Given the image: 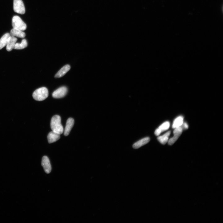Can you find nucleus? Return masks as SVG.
<instances>
[{"label": "nucleus", "instance_id": "nucleus-15", "mask_svg": "<svg viewBox=\"0 0 223 223\" xmlns=\"http://www.w3.org/2000/svg\"><path fill=\"white\" fill-rule=\"evenodd\" d=\"M10 37V34L7 33L1 37L0 39V50L6 46Z\"/></svg>", "mask_w": 223, "mask_h": 223}, {"label": "nucleus", "instance_id": "nucleus-14", "mask_svg": "<svg viewBox=\"0 0 223 223\" xmlns=\"http://www.w3.org/2000/svg\"><path fill=\"white\" fill-rule=\"evenodd\" d=\"M10 34L11 36H16L20 38H24L25 36V33L20 30L12 28L10 31Z\"/></svg>", "mask_w": 223, "mask_h": 223}, {"label": "nucleus", "instance_id": "nucleus-11", "mask_svg": "<svg viewBox=\"0 0 223 223\" xmlns=\"http://www.w3.org/2000/svg\"><path fill=\"white\" fill-rule=\"evenodd\" d=\"M70 66L69 65H65L55 74V77L58 78L63 77L70 70Z\"/></svg>", "mask_w": 223, "mask_h": 223}, {"label": "nucleus", "instance_id": "nucleus-5", "mask_svg": "<svg viewBox=\"0 0 223 223\" xmlns=\"http://www.w3.org/2000/svg\"><path fill=\"white\" fill-rule=\"evenodd\" d=\"M68 89L65 86H62L57 89L52 93L53 97L55 98H60L63 97L67 94Z\"/></svg>", "mask_w": 223, "mask_h": 223}, {"label": "nucleus", "instance_id": "nucleus-3", "mask_svg": "<svg viewBox=\"0 0 223 223\" xmlns=\"http://www.w3.org/2000/svg\"><path fill=\"white\" fill-rule=\"evenodd\" d=\"M12 24L13 28L22 31L25 30L27 26L25 23L18 16L16 15L13 17Z\"/></svg>", "mask_w": 223, "mask_h": 223}, {"label": "nucleus", "instance_id": "nucleus-4", "mask_svg": "<svg viewBox=\"0 0 223 223\" xmlns=\"http://www.w3.org/2000/svg\"><path fill=\"white\" fill-rule=\"evenodd\" d=\"M13 9L15 12L23 14L25 13V8L22 0H14Z\"/></svg>", "mask_w": 223, "mask_h": 223}, {"label": "nucleus", "instance_id": "nucleus-17", "mask_svg": "<svg viewBox=\"0 0 223 223\" xmlns=\"http://www.w3.org/2000/svg\"><path fill=\"white\" fill-rule=\"evenodd\" d=\"M183 123V117L180 116L177 117L174 120L172 127L175 129L180 127Z\"/></svg>", "mask_w": 223, "mask_h": 223}, {"label": "nucleus", "instance_id": "nucleus-13", "mask_svg": "<svg viewBox=\"0 0 223 223\" xmlns=\"http://www.w3.org/2000/svg\"><path fill=\"white\" fill-rule=\"evenodd\" d=\"M150 141V138L148 137L144 138L135 143L133 147L135 149H138L142 146L147 144Z\"/></svg>", "mask_w": 223, "mask_h": 223}, {"label": "nucleus", "instance_id": "nucleus-18", "mask_svg": "<svg viewBox=\"0 0 223 223\" xmlns=\"http://www.w3.org/2000/svg\"><path fill=\"white\" fill-rule=\"evenodd\" d=\"M27 46V40L25 39H23L21 43H16L13 49L17 50L22 49L26 48Z\"/></svg>", "mask_w": 223, "mask_h": 223}, {"label": "nucleus", "instance_id": "nucleus-1", "mask_svg": "<svg viewBox=\"0 0 223 223\" xmlns=\"http://www.w3.org/2000/svg\"><path fill=\"white\" fill-rule=\"evenodd\" d=\"M50 127L52 131L60 135L63 132V128L61 124L60 117L58 115L54 116L50 121Z\"/></svg>", "mask_w": 223, "mask_h": 223}, {"label": "nucleus", "instance_id": "nucleus-10", "mask_svg": "<svg viewBox=\"0 0 223 223\" xmlns=\"http://www.w3.org/2000/svg\"><path fill=\"white\" fill-rule=\"evenodd\" d=\"M60 138V134L52 131L50 132L47 136V139L49 143L55 142Z\"/></svg>", "mask_w": 223, "mask_h": 223}, {"label": "nucleus", "instance_id": "nucleus-2", "mask_svg": "<svg viewBox=\"0 0 223 223\" xmlns=\"http://www.w3.org/2000/svg\"><path fill=\"white\" fill-rule=\"evenodd\" d=\"M48 89L45 87H42L36 90L33 93V98L38 101H42L46 99L48 96Z\"/></svg>", "mask_w": 223, "mask_h": 223}, {"label": "nucleus", "instance_id": "nucleus-9", "mask_svg": "<svg viewBox=\"0 0 223 223\" xmlns=\"http://www.w3.org/2000/svg\"><path fill=\"white\" fill-rule=\"evenodd\" d=\"M170 124L168 121H165L162 124L156 129L155 134L156 136H159L161 133L167 130L170 127Z\"/></svg>", "mask_w": 223, "mask_h": 223}, {"label": "nucleus", "instance_id": "nucleus-12", "mask_svg": "<svg viewBox=\"0 0 223 223\" xmlns=\"http://www.w3.org/2000/svg\"><path fill=\"white\" fill-rule=\"evenodd\" d=\"M17 40L15 37L11 36L6 45V50L7 51H11L14 48Z\"/></svg>", "mask_w": 223, "mask_h": 223}, {"label": "nucleus", "instance_id": "nucleus-8", "mask_svg": "<svg viewBox=\"0 0 223 223\" xmlns=\"http://www.w3.org/2000/svg\"><path fill=\"white\" fill-rule=\"evenodd\" d=\"M74 120L72 118H69L67 120L66 126L64 131V135L67 136L69 135L74 124Z\"/></svg>", "mask_w": 223, "mask_h": 223}, {"label": "nucleus", "instance_id": "nucleus-19", "mask_svg": "<svg viewBox=\"0 0 223 223\" xmlns=\"http://www.w3.org/2000/svg\"><path fill=\"white\" fill-rule=\"evenodd\" d=\"M182 130L187 129L188 128V124L186 122H183L181 126H180Z\"/></svg>", "mask_w": 223, "mask_h": 223}, {"label": "nucleus", "instance_id": "nucleus-6", "mask_svg": "<svg viewBox=\"0 0 223 223\" xmlns=\"http://www.w3.org/2000/svg\"><path fill=\"white\" fill-rule=\"evenodd\" d=\"M182 130L181 127L175 128L173 132L174 136L168 140V144L170 145L173 144L181 135Z\"/></svg>", "mask_w": 223, "mask_h": 223}, {"label": "nucleus", "instance_id": "nucleus-7", "mask_svg": "<svg viewBox=\"0 0 223 223\" xmlns=\"http://www.w3.org/2000/svg\"><path fill=\"white\" fill-rule=\"evenodd\" d=\"M42 165L45 172L49 173L51 170V167L49 158L46 156L43 157L42 159Z\"/></svg>", "mask_w": 223, "mask_h": 223}, {"label": "nucleus", "instance_id": "nucleus-16", "mask_svg": "<svg viewBox=\"0 0 223 223\" xmlns=\"http://www.w3.org/2000/svg\"><path fill=\"white\" fill-rule=\"evenodd\" d=\"M170 133V131H169L164 135L158 137V140L161 143L165 144L168 141Z\"/></svg>", "mask_w": 223, "mask_h": 223}]
</instances>
